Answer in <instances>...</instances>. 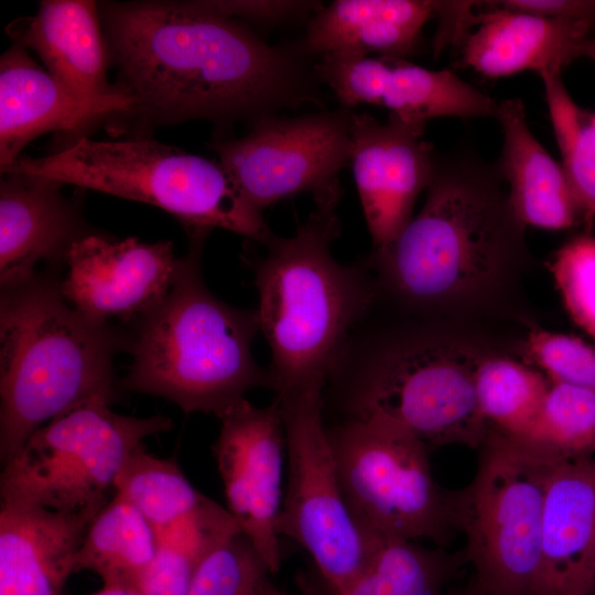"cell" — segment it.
Wrapping results in <instances>:
<instances>
[{"mask_svg":"<svg viewBox=\"0 0 595 595\" xmlns=\"http://www.w3.org/2000/svg\"><path fill=\"white\" fill-rule=\"evenodd\" d=\"M132 112L156 122H251L322 106L305 46L270 45L201 1L109 2L99 11Z\"/></svg>","mask_w":595,"mask_h":595,"instance_id":"6da1fadb","label":"cell"},{"mask_svg":"<svg viewBox=\"0 0 595 595\" xmlns=\"http://www.w3.org/2000/svg\"><path fill=\"white\" fill-rule=\"evenodd\" d=\"M505 185L472 151L437 155L422 209L365 259L379 304L453 323L499 309L529 259Z\"/></svg>","mask_w":595,"mask_h":595,"instance_id":"7a4b0ae2","label":"cell"},{"mask_svg":"<svg viewBox=\"0 0 595 595\" xmlns=\"http://www.w3.org/2000/svg\"><path fill=\"white\" fill-rule=\"evenodd\" d=\"M491 351L455 331V323L399 312L382 317L374 310L337 356L324 401L344 418L387 416L430 450H479L489 424L477 403L475 375Z\"/></svg>","mask_w":595,"mask_h":595,"instance_id":"3957f363","label":"cell"},{"mask_svg":"<svg viewBox=\"0 0 595 595\" xmlns=\"http://www.w3.org/2000/svg\"><path fill=\"white\" fill-rule=\"evenodd\" d=\"M342 190L313 199L315 207L289 237L272 235L250 258L260 331L270 349V390L281 399L323 391L356 327L376 309L379 293L365 260L340 263L332 244L340 235Z\"/></svg>","mask_w":595,"mask_h":595,"instance_id":"277c9868","label":"cell"},{"mask_svg":"<svg viewBox=\"0 0 595 595\" xmlns=\"http://www.w3.org/2000/svg\"><path fill=\"white\" fill-rule=\"evenodd\" d=\"M121 344L39 274L0 302V457L6 463L37 429L95 398L112 401V358Z\"/></svg>","mask_w":595,"mask_h":595,"instance_id":"5b68a950","label":"cell"},{"mask_svg":"<svg viewBox=\"0 0 595 595\" xmlns=\"http://www.w3.org/2000/svg\"><path fill=\"white\" fill-rule=\"evenodd\" d=\"M205 237L193 236L167 294L140 318L121 386L171 400L185 413L219 418L248 391L270 389V378L251 351L260 331L257 309L228 305L204 283L199 257Z\"/></svg>","mask_w":595,"mask_h":595,"instance_id":"8992f818","label":"cell"},{"mask_svg":"<svg viewBox=\"0 0 595 595\" xmlns=\"http://www.w3.org/2000/svg\"><path fill=\"white\" fill-rule=\"evenodd\" d=\"M24 173L118 197L172 214L193 236L223 228L257 242L273 232L219 162L150 139L96 141L39 158L21 155L1 171Z\"/></svg>","mask_w":595,"mask_h":595,"instance_id":"52a82bcc","label":"cell"},{"mask_svg":"<svg viewBox=\"0 0 595 595\" xmlns=\"http://www.w3.org/2000/svg\"><path fill=\"white\" fill-rule=\"evenodd\" d=\"M472 482L452 491L473 586L489 595H550L542 513L551 465L489 426Z\"/></svg>","mask_w":595,"mask_h":595,"instance_id":"ba28073f","label":"cell"},{"mask_svg":"<svg viewBox=\"0 0 595 595\" xmlns=\"http://www.w3.org/2000/svg\"><path fill=\"white\" fill-rule=\"evenodd\" d=\"M326 430L343 497L363 532L447 547L457 529L452 491L434 480L419 437L379 414Z\"/></svg>","mask_w":595,"mask_h":595,"instance_id":"9c48e42d","label":"cell"},{"mask_svg":"<svg viewBox=\"0 0 595 595\" xmlns=\"http://www.w3.org/2000/svg\"><path fill=\"white\" fill-rule=\"evenodd\" d=\"M110 402L90 399L32 433L3 463L1 501L67 512L101 509L142 441L172 428L163 415L118 414Z\"/></svg>","mask_w":595,"mask_h":595,"instance_id":"30bf717a","label":"cell"},{"mask_svg":"<svg viewBox=\"0 0 595 595\" xmlns=\"http://www.w3.org/2000/svg\"><path fill=\"white\" fill-rule=\"evenodd\" d=\"M323 396L313 391L274 398L289 461L277 531L306 550L321 577L340 586L365 570L381 536L363 532L345 502L323 420Z\"/></svg>","mask_w":595,"mask_h":595,"instance_id":"8fae6325","label":"cell"},{"mask_svg":"<svg viewBox=\"0 0 595 595\" xmlns=\"http://www.w3.org/2000/svg\"><path fill=\"white\" fill-rule=\"evenodd\" d=\"M348 108L296 117L268 115L239 138L212 144L218 162L245 197L263 212L301 193L313 199L340 188L339 172L350 164Z\"/></svg>","mask_w":595,"mask_h":595,"instance_id":"7c38bea8","label":"cell"},{"mask_svg":"<svg viewBox=\"0 0 595 595\" xmlns=\"http://www.w3.org/2000/svg\"><path fill=\"white\" fill-rule=\"evenodd\" d=\"M219 419L213 451L228 510L275 574L282 564L277 531L285 446L281 409L274 399L259 408L245 398Z\"/></svg>","mask_w":595,"mask_h":595,"instance_id":"4fadbf2b","label":"cell"},{"mask_svg":"<svg viewBox=\"0 0 595 595\" xmlns=\"http://www.w3.org/2000/svg\"><path fill=\"white\" fill-rule=\"evenodd\" d=\"M321 82L345 108L360 104L390 110L398 120L424 128L440 117H497L499 100L450 69L432 71L401 58L324 55L316 63Z\"/></svg>","mask_w":595,"mask_h":595,"instance_id":"5bb4252c","label":"cell"},{"mask_svg":"<svg viewBox=\"0 0 595 595\" xmlns=\"http://www.w3.org/2000/svg\"><path fill=\"white\" fill-rule=\"evenodd\" d=\"M64 260L63 298L101 323L140 320L151 312L167 294L180 261L170 241H113L97 235L76 240Z\"/></svg>","mask_w":595,"mask_h":595,"instance_id":"9a60e30c","label":"cell"},{"mask_svg":"<svg viewBox=\"0 0 595 595\" xmlns=\"http://www.w3.org/2000/svg\"><path fill=\"white\" fill-rule=\"evenodd\" d=\"M423 131L392 116L381 122L351 113L350 165L374 248L391 242L408 225L432 180L437 154Z\"/></svg>","mask_w":595,"mask_h":595,"instance_id":"2e32d148","label":"cell"},{"mask_svg":"<svg viewBox=\"0 0 595 595\" xmlns=\"http://www.w3.org/2000/svg\"><path fill=\"white\" fill-rule=\"evenodd\" d=\"M133 105L126 93L101 101L77 97L15 43L0 58V170L45 132L76 130L110 113L132 112Z\"/></svg>","mask_w":595,"mask_h":595,"instance_id":"e0dca14e","label":"cell"},{"mask_svg":"<svg viewBox=\"0 0 595 595\" xmlns=\"http://www.w3.org/2000/svg\"><path fill=\"white\" fill-rule=\"evenodd\" d=\"M99 510L67 512L1 501L0 595H62Z\"/></svg>","mask_w":595,"mask_h":595,"instance_id":"ac0fdd59","label":"cell"},{"mask_svg":"<svg viewBox=\"0 0 595 595\" xmlns=\"http://www.w3.org/2000/svg\"><path fill=\"white\" fill-rule=\"evenodd\" d=\"M63 184L24 173H7L0 183L1 289L19 285L43 260L65 259L85 236L79 216L61 193Z\"/></svg>","mask_w":595,"mask_h":595,"instance_id":"d6986e66","label":"cell"},{"mask_svg":"<svg viewBox=\"0 0 595 595\" xmlns=\"http://www.w3.org/2000/svg\"><path fill=\"white\" fill-rule=\"evenodd\" d=\"M542 561L550 595H589L595 571V458L551 465L543 500Z\"/></svg>","mask_w":595,"mask_h":595,"instance_id":"ffe728a7","label":"cell"},{"mask_svg":"<svg viewBox=\"0 0 595 595\" xmlns=\"http://www.w3.org/2000/svg\"><path fill=\"white\" fill-rule=\"evenodd\" d=\"M14 37L77 97L101 101L125 93L107 82L109 50L95 1H42L33 17L14 28Z\"/></svg>","mask_w":595,"mask_h":595,"instance_id":"44dd1931","label":"cell"},{"mask_svg":"<svg viewBox=\"0 0 595 595\" xmlns=\"http://www.w3.org/2000/svg\"><path fill=\"white\" fill-rule=\"evenodd\" d=\"M592 28L585 21L499 8L477 15L475 30L463 41L462 61L491 78L529 69L562 74L580 57V44Z\"/></svg>","mask_w":595,"mask_h":595,"instance_id":"7402d4cb","label":"cell"},{"mask_svg":"<svg viewBox=\"0 0 595 595\" xmlns=\"http://www.w3.org/2000/svg\"><path fill=\"white\" fill-rule=\"evenodd\" d=\"M502 130L498 170L508 184L510 205L524 226L566 229L582 215L561 163L532 133L521 99L499 100Z\"/></svg>","mask_w":595,"mask_h":595,"instance_id":"603a6c76","label":"cell"},{"mask_svg":"<svg viewBox=\"0 0 595 595\" xmlns=\"http://www.w3.org/2000/svg\"><path fill=\"white\" fill-rule=\"evenodd\" d=\"M435 10L430 0H336L314 12L304 46L320 56L377 53L403 60Z\"/></svg>","mask_w":595,"mask_h":595,"instance_id":"cb8c5ba5","label":"cell"},{"mask_svg":"<svg viewBox=\"0 0 595 595\" xmlns=\"http://www.w3.org/2000/svg\"><path fill=\"white\" fill-rule=\"evenodd\" d=\"M467 564L463 550L426 548L416 541L380 537L365 570L335 586L313 569L296 576L298 595H444L446 585Z\"/></svg>","mask_w":595,"mask_h":595,"instance_id":"d4e9b609","label":"cell"},{"mask_svg":"<svg viewBox=\"0 0 595 595\" xmlns=\"http://www.w3.org/2000/svg\"><path fill=\"white\" fill-rule=\"evenodd\" d=\"M158 549L155 528L115 491L86 530L76 554L75 572L91 571L102 584L138 585Z\"/></svg>","mask_w":595,"mask_h":595,"instance_id":"484cf974","label":"cell"},{"mask_svg":"<svg viewBox=\"0 0 595 595\" xmlns=\"http://www.w3.org/2000/svg\"><path fill=\"white\" fill-rule=\"evenodd\" d=\"M510 439L548 464L592 457L595 454V391L550 382L530 425Z\"/></svg>","mask_w":595,"mask_h":595,"instance_id":"4316f807","label":"cell"},{"mask_svg":"<svg viewBox=\"0 0 595 595\" xmlns=\"http://www.w3.org/2000/svg\"><path fill=\"white\" fill-rule=\"evenodd\" d=\"M115 491L129 500L156 531L193 515L210 500L193 487L175 459L154 456L142 446L122 466Z\"/></svg>","mask_w":595,"mask_h":595,"instance_id":"83f0119b","label":"cell"},{"mask_svg":"<svg viewBox=\"0 0 595 595\" xmlns=\"http://www.w3.org/2000/svg\"><path fill=\"white\" fill-rule=\"evenodd\" d=\"M550 381L526 365L489 353L475 375L479 410L489 426L509 437L520 435L537 415Z\"/></svg>","mask_w":595,"mask_h":595,"instance_id":"f1b7e54d","label":"cell"},{"mask_svg":"<svg viewBox=\"0 0 595 595\" xmlns=\"http://www.w3.org/2000/svg\"><path fill=\"white\" fill-rule=\"evenodd\" d=\"M544 86L561 166L581 213L595 217V125L593 113L581 108L569 94L561 73L540 74Z\"/></svg>","mask_w":595,"mask_h":595,"instance_id":"f546056e","label":"cell"},{"mask_svg":"<svg viewBox=\"0 0 595 595\" xmlns=\"http://www.w3.org/2000/svg\"><path fill=\"white\" fill-rule=\"evenodd\" d=\"M270 570L251 540L238 532L198 562L188 595H262Z\"/></svg>","mask_w":595,"mask_h":595,"instance_id":"4dcf8cb0","label":"cell"},{"mask_svg":"<svg viewBox=\"0 0 595 595\" xmlns=\"http://www.w3.org/2000/svg\"><path fill=\"white\" fill-rule=\"evenodd\" d=\"M550 269L569 315L595 339V237L580 235L566 241Z\"/></svg>","mask_w":595,"mask_h":595,"instance_id":"1f68e13d","label":"cell"},{"mask_svg":"<svg viewBox=\"0 0 595 595\" xmlns=\"http://www.w3.org/2000/svg\"><path fill=\"white\" fill-rule=\"evenodd\" d=\"M528 357L548 376L561 382L595 391V347L583 339L543 329L528 334Z\"/></svg>","mask_w":595,"mask_h":595,"instance_id":"d6a6232c","label":"cell"},{"mask_svg":"<svg viewBox=\"0 0 595 595\" xmlns=\"http://www.w3.org/2000/svg\"><path fill=\"white\" fill-rule=\"evenodd\" d=\"M202 559L173 545L159 543L155 558L138 582L143 595H188Z\"/></svg>","mask_w":595,"mask_h":595,"instance_id":"836d02e7","label":"cell"},{"mask_svg":"<svg viewBox=\"0 0 595 595\" xmlns=\"http://www.w3.org/2000/svg\"><path fill=\"white\" fill-rule=\"evenodd\" d=\"M201 3L226 18L262 24L285 22L321 7L320 2L315 1L281 0H204Z\"/></svg>","mask_w":595,"mask_h":595,"instance_id":"e575fe53","label":"cell"},{"mask_svg":"<svg viewBox=\"0 0 595 595\" xmlns=\"http://www.w3.org/2000/svg\"><path fill=\"white\" fill-rule=\"evenodd\" d=\"M495 7L545 18L569 19L595 25V0H504Z\"/></svg>","mask_w":595,"mask_h":595,"instance_id":"d590c367","label":"cell"},{"mask_svg":"<svg viewBox=\"0 0 595 595\" xmlns=\"http://www.w3.org/2000/svg\"><path fill=\"white\" fill-rule=\"evenodd\" d=\"M90 595H143L137 584H102V587Z\"/></svg>","mask_w":595,"mask_h":595,"instance_id":"8d00e7d4","label":"cell"},{"mask_svg":"<svg viewBox=\"0 0 595 595\" xmlns=\"http://www.w3.org/2000/svg\"><path fill=\"white\" fill-rule=\"evenodd\" d=\"M580 57H587L595 64V36L585 37L578 48Z\"/></svg>","mask_w":595,"mask_h":595,"instance_id":"74e56055","label":"cell"},{"mask_svg":"<svg viewBox=\"0 0 595 595\" xmlns=\"http://www.w3.org/2000/svg\"><path fill=\"white\" fill-rule=\"evenodd\" d=\"M262 595H293V594H288L283 591H281L280 588H278L273 582L269 578L264 585V588H263V593ZM298 595V594H295Z\"/></svg>","mask_w":595,"mask_h":595,"instance_id":"f35d334b","label":"cell"},{"mask_svg":"<svg viewBox=\"0 0 595 595\" xmlns=\"http://www.w3.org/2000/svg\"><path fill=\"white\" fill-rule=\"evenodd\" d=\"M444 595H489V594H486V593H483L480 591H478L477 588H475L473 585L464 591V592H458V593H445Z\"/></svg>","mask_w":595,"mask_h":595,"instance_id":"ab89813d","label":"cell"},{"mask_svg":"<svg viewBox=\"0 0 595 595\" xmlns=\"http://www.w3.org/2000/svg\"><path fill=\"white\" fill-rule=\"evenodd\" d=\"M589 595H595V571H594V576H593V582H592Z\"/></svg>","mask_w":595,"mask_h":595,"instance_id":"60d3db41","label":"cell"},{"mask_svg":"<svg viewBox=\"0 0 595 595\" xmlns=\"http://www.w3.org/2000/svg\"><path fill=\"white\" fill-rule=\"evenodd\" d=\"M593 121H594V125H595V112H593Z\"/></svg>","mask_w":595,"mask_h":595,"instance_id":"b9f144b4","label":"cell"}]
</instances>
